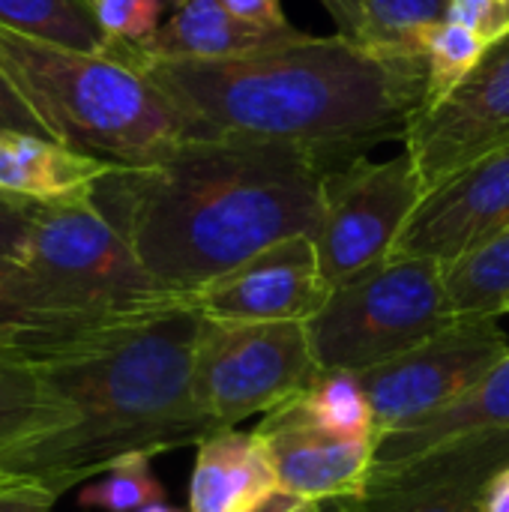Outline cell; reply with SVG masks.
<instances>
[{"label": "cell", "instance_id": "d4e9b609", "mask_svg": "<svg viewBox=\"0 0 509 512\" xmlns=\"http://www.w3.org/2000/svg\"><path fill=\"white\" fill-rule=\"evenodd\" d=\"M489 45L456 21H438L423 36V60H426V102L423 111L444 105L480 66ZM420 111V114H423Z\"/></svg>", "mask_w": 509, "mask_h": 512}, {"label": "cell", "instance_id": "83f0119b", "mask_svg": "<svg viewBox=\"0 0 509 512\" xmlns=\"http://www.w3.org/2000/svg\"><path fill=\"white\" fill-rule=\"evenodd\" d=\"M444 18L468 27L489 48L509 36V0H447Z\"/></svg>", "mask_w": 509, "mask_h": 512}, {"label": "cell", "instance_id": "30bf717a", "mask_svg": "<svg viewBox=\"0 0 509 512\" xmlns=\"http://www.w3.org/2000/svg\"><path fill=\"white\" fill-rule=\"evenodd\" d=\"M509 468V429L468 432L396 465L372 468L339 512H483L489 483Z\"/></svg>", "mask_w": 509, "mask_h": 512}, {"label": "cell", "instance_id": "3957f363", "mask_svg": "<svg viewBox=\"0 0 509 512\" xmlns=\"http://www.w3.org/2000/svg\"><path fill=\"white\" fill-rule=\"evenodd\" d=\"M201 327L192 294H177L42 363L45 381L69 405V426L3 459L0 471L63 495L129 456L198 447L216 432L192 387Z\"/></svg>", "mask_w": 509, "mask_h": 512}, {"label": "cell", "instance_id": "ba28073f", "mask_svg": "<svg viewBox=\"0 0 509 512\" xmlns=\"http://www.w3.org/2000/svg\"><path fill=\"white\" fill-rule=\"evenodd\" d=\"M426 189L408 150L387 162L366 156L330 171L321 183L315 249L330 288L393 258V249Z\"/></svg>", "mask_w": 509, "mask_h": 512}, {"label": "cell", "instance_id": "e0dca14e", "mask_svg": "<svg viewBox=\"0 0 509 512\" xmlns=\"http://www.w3.org/2000/svg\"><path fill=\"white\" fill-rule=\"evenodd\" d=\"M117 165L33 132H0V192L36 204L90 195Z\"/></svg>", "mask_w": 509, "mask_h": 512}, {"label": "cell", "instance_id": "4fadbf2b", "mask_svg": "<svg viewBox=\"0 0 509 512\" xmlns=\"http://www.w3.org/2000/svg\"><path fill=\"white\" fill-rule=\"evenodd\" d=\"M330 285L321 276L318 249L312 237H288L210 285L192 294L198 312L210 321L237 324H276V321H309L324 300Z\"/></svg>", "mask_w": 509, "mask_h": 512}, {"label": "cell", "instance_id": "ac0fdd59", "mask_svg": "<svg viewBox=\"0 0 509 512\" xmlns=\"http://www.w3.org/2000/svg\"><path fill=\"white\" fill-rule=\"evenodd\" d=\"M303 30H261L234 18L219 0H174V12L153 39L138 45L153 57L225 60L300 39Z\"/></svg>", "mask_w": 509, "mask_h": 512}, {"label": "cell", "instance_id": "603a6c76", "mask_svg": "<svg viewBox=\"0 0 509 512\" xmlns=\"http://www.w3.org/2000/svg\"><path fill=\"white\" fill-rule=\"evenodd\" d=\"M459 315L501 318L509 309V231L444 267Z\"/></svg>", "mask_w": 509, "mask_h": 512}, {"label": "cell", "instance_id": "e575fe53", "mask_svg": "<svg viewBox=\"0 0 509 512\" xmlns=\"http://www.w3.org/2000/svg\"><path fill=\"white\" fill-rule=\"evenodd\" d=\"M483 512H509V468L489 483L486 498H483Z\"/></svg>", "mask_w": 509, "mask_h": 512}, {"label": "cell", "instance_id": "484cf974", "mask_svg": "<svg viewBox=\"0 0 509 512\" xmlns=\"http://www.w3.org/2000/svg\"><path fill=\"white\" fill-rule=\"evenodd\" d=\"M159 501H165V489L150 468V456L123 459L78 492L81 507L102 512H138Z\"/></svg>", "mask_w": 509, "mask_h": 512}, {"label": "cell", "instance_id": "8d00e7d4", "mask_svg": "<svg viewBox=\"0 0 509 512\" xmlns=\"http://www.w3.org/2000/svg\"><path fill=\"white\" fill-rule=\"evenodd\" d=\"M12 480H18V477H9V474L0 471V486H6V483H12Z\"/></svg>", "mask_w": 509, "mask_h": 512}, {"label": "cell", "instance_id": "44dd1931", "mask_svg": "<svg viewBox=\"0 0 509 512\" xmlns=\"http://www.w3.org/2000/svg\"><path fill=\"white\" fill-rule=\"evenodd\" d=\"M0 27L87 54L111 48L87 0H0Z\"/></svg>", "mask_w": 509, "mask_h": 512}, {"label": "cell", "instance_id": "836d02e7", "mask_svg": "<svg viewBox=\"0 0 509 512\" xmlns=\"http://www.w3.org/2000/svg\"><path fill=\"white\" fill-rule=\"evenodd\" d=\"M324 9L333 15V21L339 24V33L345 36H357L360 30V9H363V0H321Z\"/></svg>", "mask_w": 509, "mask_h": 512}, {"label": "cell", "instance_id": "52a82bcc", "mask_svg": "<svg viewBox=\"0 0 509 512\" xmlns=\"http://www.w3.org/2000/svg\"><path fill=\"white\" fill-rule=\"evenodd\" d=\"M321 366L303 321L237 324L204 318L192 387L198 408L216 432L246 417L270 414L306 393Z\"/></svg>", "mask_w": 509, "mask_h": 512}, {"label": "cell", "instance_id": "1f68e13d", "mask_svg": "<svg viewBox=\"0 0 509 512\" xmlns=\"http://www.w3.org/2000/svg\"><path fill=\"white\" fill-rule=\"evenodd\" d=\"M234 18L261 27V30H294V24L288 21L282 0H219Z\"/></svg>", "mask_w": 509, "mask_h": 512}, {"label": "cell", "instance_id": "5b68a950", "mask_svg": "<svg viewBox=\"0 0 509 512\" xmlns=\"http://www.w3.org/2000/svg\"><path fill=\"white\" fill-rule=\"evenodd\" d=\"M444 264L393 255L330 288L306 321L321 372H369L459 321Z\"/></svg>", "mask_w": 509, "mask_h": 512}, {"label": "cell", "instance_id": "277c9868", "mask_svg": "<svg viewBox=\"0 0 509 512\" xmlns=\"http://www.w3.org/2000/svg\"><path fill=\"white\" fill-rule=\"evenodd\" d=\"M0 66L51 138L78 153L141 168L189 141L177 105L114 48L87 54L0 27Z\"/></svg>", "mask_w": 509, "mask_h": 512}, {"label": "cell", "instance_id": "d6a6232c", "mask_svg": "<svg viewBox=\"0 0 509 512\" xmlns=\"http://www.w3.org/2000/svg\"><path fill=\"white\" fill-rule=\"evenodd\" d=\"M330 510L327 504H318V501H306L300 495H291L285 489H276L273 495H267L261 504L249 507L243 512H324Z\"/></svg>", "mask_w": 509, "mask_h": 512}, {"label": "cell", "instance_id": "6da1fadb", "mask_svg": "<svg viewBox=\"0 0 509 512\" xmlns=\"http://www.w3.org/2000/svg\"><path fill=\"white\" fill-rule=\"evenodd\" d=\"M183 114L189 138H261L312 150L327 171L405 141L426 102V60L384 57L357 39L309 36L225 60L153 57L114 42Z\"/></svg>", "mask_w": 509, "mask_h": 512}, {"label": "cell", "instance_id": "4dcf8cb0", "mask_svg": "<svg viewBox=\"0 0 509 512\" xmlns=\"http://www.w3.org/2000/svg\"><path fill=\"white\" fill-rule=\"evenodd\" d=\"M60 495L48 492L33 480H12L0 486V512H51Z\"/></svg>", "mask_w": 509, "mask_h": 512}, {"label": "cell", "instance_id": "f1b7e54d", "mask_svg": "<svg viewBox=\"0 0 509 512\" xmlns=\"http://www.w3.org/2000/svg\"><path fill=\"white\" fill-rule=\"evenodd\" d=\"M33 210H36V201H24V198L0 192V258L21 264Z\"/></svg>", "mask_w": 509, "mask_h": 512}, {"label": "cell", "instance_id": "7402d4cb", "mask_svg": "<svg viewBox=\"0 0 509 512\" xmlns=\"http://www.w3.org/2000/svg\"><path fill=\"white\" fill-rule=\"evenodd\" d=\"M444 15L447 0H363L354 39L384 57L423 60V36Z\"/></svg>", "mask_w": 509, "mask_h": 512}, {"label": "cell", "instance_id": "9a60e30c", "mask_svg": "<svg viewBox=\"0 0 509 512\" xmlns=\"http://www.w3.org/2000/svg\"><path fill=\"white\" fill-rule=\"evenodd\" d=\"M132 315V312H129ZM123 315H87L63 306L24 264L0 258V354L42 366L75 348L93 330Z\"/></svg>", "mask_w": 509, "mask_h": 512}, {"label": "cell", "instance_id": "7c38bea8", "mask_svg": "<svg viewBox=\"0 0 509 512\" xmlns=\"http://www.w3.org/2000/svg\"><path fill=\"white\" fill-rule=\"evenodd\" d=\"M509 231V144L423 195L393 255L453 264Z\"/></svg>", "mask_w": 509, "mask_h": 512}, {"label": "cell", "instance_id": "d590c367", "mask_svg": "<svg viewBox=\"0 0 509 512\" xmlns=\"http://www.w3.org/2000/svg\"><path fill=\"white\" fill-rule=\"evenodd\" d=\"M138 512H183V510H177V507H171V504L159 501V504H150V507H144V510H138Z\"/></svg>", "mask_w": 509, "mask_h": 512}, {"label": "cell", "instance_id": "d6986e66", "mask_svg": "<svg viewBox=\"0 0 509 512\" xmlns=\"http://www.w3.org/2000/svg\"><path fill=\"white\" fill-rule=\"evenodd\" d=\"M483 429H509V357L456 405L444 408L441 414H435L411 429L381 435L378 447H375L372 468L405 462L411 456L426 453L429 447H435L441 441H450V438H459L468 432H483Z\"/></svg>", "mask_w": 509, "mask_h": 512}, {"label": "cell", "instance_id": "74e56055", "mask_svg": "<svg viewBox=\"0 0 509 512\" xmlns=\"http://www.w3.org/2000/svg\"><path fill=\"white\" fill-rule=\"evenodd\" d=\"M507 315H509V309H507Z\"/></svg>", "mask_w": 509, "mask_h": 512}, {"label": "cell", "instance_id": "7a4b0ae2", "mask_svg": "<svg viewBox=\"0 0 509 512\" xmlns=\"http://www.w3.org/2000/svg\"><path fill=\"white\" fill-rule=\"evenodd\" d=\"M327 174L297 144L189 138L159 162L114 168L93 198L159 288L195 294L288 237H315Z\"/></svg>", "mask_w": 509, "mask_h": 512}, {"label": "cell", "instance_id": "f546056e", "mask_svg": "<svg viewBox=\"0 0 509 512\" xmlns=\"http://www.w3.org/2000/svg\"><path fill=\"white\" fill-rule=\"evenodd\" d=\"M0 132H33V135L51 138L48 126L21 96V90L12 84L3 66H0Z\"/></svg>", "mask_w": 509, "mask_h": 512}, {"label": "cell", "instance_id": "ffe728a7", "mask_svg": "<svg viewBox=\"0 0 509 512\" xmlns=\"http://www.w3.org/2000/svg\"><path fill=\"white\" fill-rule=\"evenodd\" d=\"M69 417L39 366L0 354V462L57 435Z\"/></svg>", "mask_w": 509, "mask_h": 512}, {"label": "cell", "instance_id": "8992f818", "mask_svg": "<svg viewBox=\"0 0 509 512\" xmlns=\"http://www.w3.org/2000/svg\"><path fill=\"white\" fill-rule=\"evenodd\" d=\"M21 264L54 297L87 315H129L177 297L153 282L123 231L96 204L93 192L36 204Z\"/></svg>", "mask_w": 509, "mask_h": 512}, {"label": "cell", "instance_id": "9c48e42d", "mask_svg": "<svg viewBox=\"0 0 509 512\" xmlns=\"http://www.w3.org/2000/svg\"><path fill=\"white\" fill-rule=\"evenodd\" d=\"M509 357L498 318L462 315L429 342L360 372L378 438L411 429L465 399Z\"/></svg>", "mask_w": 509, "mask_h": 512}, {"label": "cell", "instance_id": "2e32d148", "mask_svg": "<svg viewBox=\"0 0 509 512\" xmlns=\"http://www.w3.org/2000/svg\"><path fill=\"white\" fill-rule=\"evenodd\" d=\"M279 489L270 453L261 435L222 429L198 444L189 512H243Z\"/></svg>", "mask_w": 509, "mask_h": 512}, {"label": "cell", "instance_id": "5bb4252c", "mask_svg": "<svg viewBox=\"0 0 509 512\" xmlns=\"http://www.w3.org/2000/svg\"><path fill=\"white\" fill-rule=\"evenodd\" d=\"M261 435L279 489L318 501L336 510V504L357 498L372 474L378 441H345L324 432L300 405V396L261 417L255 426Z\"/></svg>", "mask_w": 509, "mask_h": 512}, {"label": "cell", "instance_id": "8fae6325", "mask_svg": "<svg viewBox=\"0 0 509 512\" xmlns=\"http://www.w3.org/2000/svg\"><path fill=\"white\" fill-rule=\"evenodd\" d=\"M509 144V36L492 45L471 78L438 108L411 120L405 150L426 192Z\"/></svg>", "mask_w": 509, "mask_h": 512}, {"label": "cell", "instance_id": "4316f807", "mask_svg": "<svg viewBox=\"0 0 509 512\" xmlns=\"http://www.w3.org/2000/svg\"><path fill=\"white\" fill-rule=\"evenodd\" d=\"M108 42L144 45L162 27L165 0H87Z\"/></svg>", "mask_w": 509, "mask_h": 512}, {"label": "cell", "instance_id": "cb8c5ba5", "mask_svg": "<svg viewBox=\"0 0 509 512\" xmlns=\"http://www.w3.org/2000/svg\"><path fill=\"white\" fill-rule=\"evenodd\" d=\"M306 414L330 435L345 441H378L375 414L354 372H318L312 387L300 393Z\"/></svg>", "mask_w": 509, "mask_h": 512}]
</instances>
